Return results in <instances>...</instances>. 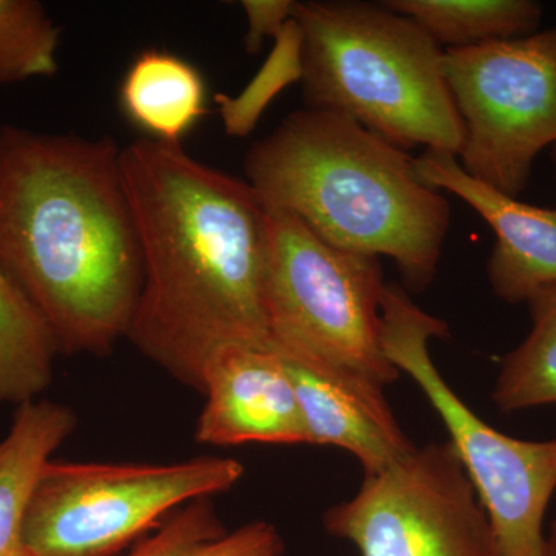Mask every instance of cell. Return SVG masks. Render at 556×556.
Wrapping results in <instances>:
<instances>
[{"label": "cell", "instance_id": "obj_1", "mask_svg": "<svg viewBox=\"0 0 556 556\" xmlns=\"http://www.w3.org/2000/svg\"><path fill=\"white\" fill-rule=\"evenodd\" d=\"M142 257L127 340L201 396L211 358L269 342L265 313L268 208L248 181L181 146L144 138L121 149Z\"/></svg>", "mask_w": 556, "mask_h": 556}, {"label": "cell", "instance_id": "obj_4", "mask_svg": "<svg viewBox=\"0 0 556 556\" xmlns=\"http://www.w3.org/2000/svg\"><path fill=\"white\" fill-rule=\"evenodd\" d=\"M303 35L306 108L329 110L401 149L457 155L466 129L444 73V51L383 3L294 2Z\"/></svg>", "mask_w": 556, "mask_h": 556}, {"label": "cell", "instance_id": "obj_6", "mask_svg": "<svg viewBox=\"0 0 556 556\" xmlns=\"http://www.w3.org/2000/svg\"><path fill=\"white\" fill-rule=\"evenodd\" d=\"M268 218L265 313L273 345L383 387L401 379L382 346L387 283L379 258L329 247L287 212L268 208Z\"/></svg>", "mask_w": 556, "mask_h": 556}, {"label": "cell", "instance_id": "obj_2", "mask_svg": "<svg viewBox=\"0 0 556 556\" xmlns=\"http://www.w3.org/2000/svg\"><path fill=\"white\" fill-rule=\"evenodd\" d=\"M119 155L109 137L0 129V268L67 356L112 354L141 294Z\"/></svg>", "mask_w": 556, "mask_h": 556}, {"label": "cell", "instance_id": "obj_18", "mask_svg": "<svg viewBox=\"0 0 556 556\" xmlns=\"http://www.w3.org/2000/svg\"><path fill=\"white\" fill-rule=\"evenodd\" d=\"M532 329L504 357L492 399L504 413L556 404V285L527 302Z\"/></svg>", "mask_w": 556, "mask_h": 556}, {"label": "cell", "instance_id": "obj_9", "mask_svg": "<svg viewBox=\"0 0 556 556\" xmlns=\"http://www.w3.org/2000/svg\"><path fill=\"white\" fill-rule=\"evenodd\" d=\"M361 556H501L452 442H430L376 473L321 517Z\"/></svg>", "mask_w": 556, "mask_h": 556}, {"label": "cell", "instance_id": "obj_20", "mask_svg": "<svg viewBox=\"0 0 556 556\" xmlns=\"http://www.w3.org/2000/svg\"><path fill=\"white\" fill-rule=\"evenodd\" d=\"M303 35L298 22L291 20L276 38V47L262 70L239 98L217 94L219 112L225 121L226 131L232 137H247L269 101L289 84L302 80Z\"/></svg>", "mask_w": 556, "mask_h": 556}, {"label": "cell", "instance_id": "obj_7", "mask_svg": "<svg viewBox=\"0 0 556 556\" xmlns=\"http://www.w3.org/2000/svg\"><path fill=\"white\" fill-rule=\"evenodd\" d=\"M233 457L170 464H43L24 518L28 556H116L190 501L239 484Z\"/></svg>", "mask_w": 556, "mask_h": 556}, {"label": "cell", "instance_id": "obj_16", "mask_svg": "<svg viewBox=\"0 0 556 556\" xmlns=\"http://www.w3.org/2000/svg\"><path fill=\"white\" fill-rule=\"evenodd\" d=\"M383 5L448 49L526 38L536 33L543 14L530 0H388Z\"/></svg>", "mask_w": 556, "mask_h": 556}, {"label": "cell", "instance_id": "obj_17", "mask_svg": "<svg viewBox=\"0 0 556 556\" xmlns=\"http://www.w3.org/2000/svg\"><path fill=\"white\" fill-rule=\"evenodd\" d=\"M56 342L0 268V405L35 401L53 380Z\"/></svg>", "mask_w": 556, "mask_h": 556}, {"label": "cell", "instance_id": "obj_19", "mask_svg": "<svg viewBox=\"0 0 556 556\" xmlns=\"http://www.w3.org/2000/svg\"><path fill=\"white\" fill-rule=\"evenodd\" d=\"M60 42L61 28L38 0H0V84L56 75Z\"/></svg>", "mask_w": 556, "mask_h": 556}, {"label": "cell", "instance_id": "obj_5", "mask_svg": "<svg viewBox=\"0 0 556 556\" xmlns=\"http://www.w3.org/2000/svg\"><path fill=\"white\" fill-rule=\"evenodd\" d=\"M448 334L445 321L415 305L399 285L382 300V346L437 412L495 533L501 556H548L544 533L556 492V438L527 441L489 426L457 396L428 351Z\"/></svg>", "mask_w": 556, "mask_h": 556}, {"label": "cell", "instance_id": "obj_3", "mask_svg": "<svg viewBox=\"0 0 556 556\" xmlns=\"http://www.w3.org/2000/svg\"><path fill=\"white\" fill-rule=\"evenodd\" d=\"M244 174L270 211L294 215L339 251L393 260L412 291L437 277L447 200L404 149L356 121L298 110L249 149Z\"/></svg>", "mask_w": 556, "mask_h": 556}, {"label": "cell", "instance_id": "obj_10", "mask_svg": "<svg viewBox=\"0 0 556 556\" xmlns=\"http://www.w3.org/2000/svg\"><path fill=\"white\" fill-rule=\"evenodd\" d=\"M201 396V445H309L294 383L270 340L218 351L204 369Z\"/></svg>", "mask_w": 556, "mask_h": 556}, {"label": "cell", "instance_id": "obj_11", "mask_svg": "<svg viewBox=\"0 0 556 556\" xmlns=\"http://www.w3.org/2000/svg\"><path fill=\"white\" fill-rule=\"evenodd\" d=\"M426 185L455 193L489 223L496 236L486 274L504 302L527 303L556 285V207H538L479 181L457 163L456 155L427 150L416 160Z\"/></svg>", "mask_w": 556, "mask_h": 556}, {"label": "cell", "instance_id": "obj_15", "mask_svg": "<svg viewBox=\"0 0 556 556\" xmlns=\"http://www.w3.org/2000/svg\"><path fill=\"white\" fill-rule=\"evenodd\" d=\"M285 540L273 522L252 521L228 532L212 497L190 501L123 556H283Z\"/></svg>", "mask_w": 556, "mask_h": 556}, {"label": "cell", "instance_id": "obj_12", "mask_svg": "<svg viewBox=\"0 0 556 556\" xmlns=\"http://www.w3.org/2000/svg\"><path fill=\"white\" fill-rule=\"evenodd\" d=\"M276 350L294 383L309 445L345 450L365 475L415 447L391 409L386 387L353 369Z\"/></svg>", "mask_w": 556, "mask_h": 556}, {"label": "cell", "instance_id": "obj_22", "mask_svg": "<svg viewBox=\"0 0 556 556\" xmlns=\"http://www.w3.org/2000/svg\"><path fill=\"white\" fill-rule=\"evenodd\" d=\"M548 556H556V518L552 522L547 535Z\"/></svg>", "mask_w": 556, "mask_h": 556}, {"label": "cell", "instance_id": "obj_13", "mask_svg": "<svg viewBox=\"0 0 556 556\" xmlns=\"http://www.w3.org/2000/svg\"><path fill=\"white\" fill-rule=\"evenodd\" d=\"M78 417L67 405L30 401L17 407L0 441V556H28L24 518L40 468L67 441Z\"/></svg>", "mask_w": 556, "mask_h": 556}, {"label": "cell", "instance_id": "obj_8", "mask_svg": "<svg viewBox=\"0 0 556 556\" xmlns=\"http://www.w3.org/2000/svg\"><path fill=\"white\" fill-rule=\"evenodd\" d=\"M444 73L466 129L460 166L517 199L538 153L556 146V27L447 49Z\"/></svg>", "mask_w": 556, "mask_h": 556}, {"label": "cell", "instance_id": "obj_21", "mask_svg": "<svg viewBox=\"0 0 556 556\" xmlns=\"http://www.w3.org/2000/svg\"><path fill=\"white\" fill-rule=\"evenodd\" d=\"M248 17V33L244 49L249 54L258 53L266 38L276 39L285 25L292 20V0H243Z\"/></svg>", "mask_w": 556, "mask_h": 556}, {"label": "cell", "instance_id": "obj_23", "mask_svg": "<svg viewBox=\"0 0 556 556\" xmlns=\"http://www.w3.org/2000/svg\"><path fill=\"white\" fill-rule=\"evenodd\" d=\"M554 163H555V169H556V146H554Z\"/></svg>", "mask_w": 556, "mask_h": 556}, {"label": "cell", "instance_id": "obj_14", "mask_svg": "<svg viewBox=\"0 0 556 556\" xmlns=\"http://www.w3.org/2000/svg\"><path fill=\"white\" fill-rule=\"evenodd\" d=\"M119 105L149 139L181 146L207 113V87L189 61L167 51L144 50L124 75Z\"/></svg>", "mask_w": 556, "mask_h": 556}]
</instances>
